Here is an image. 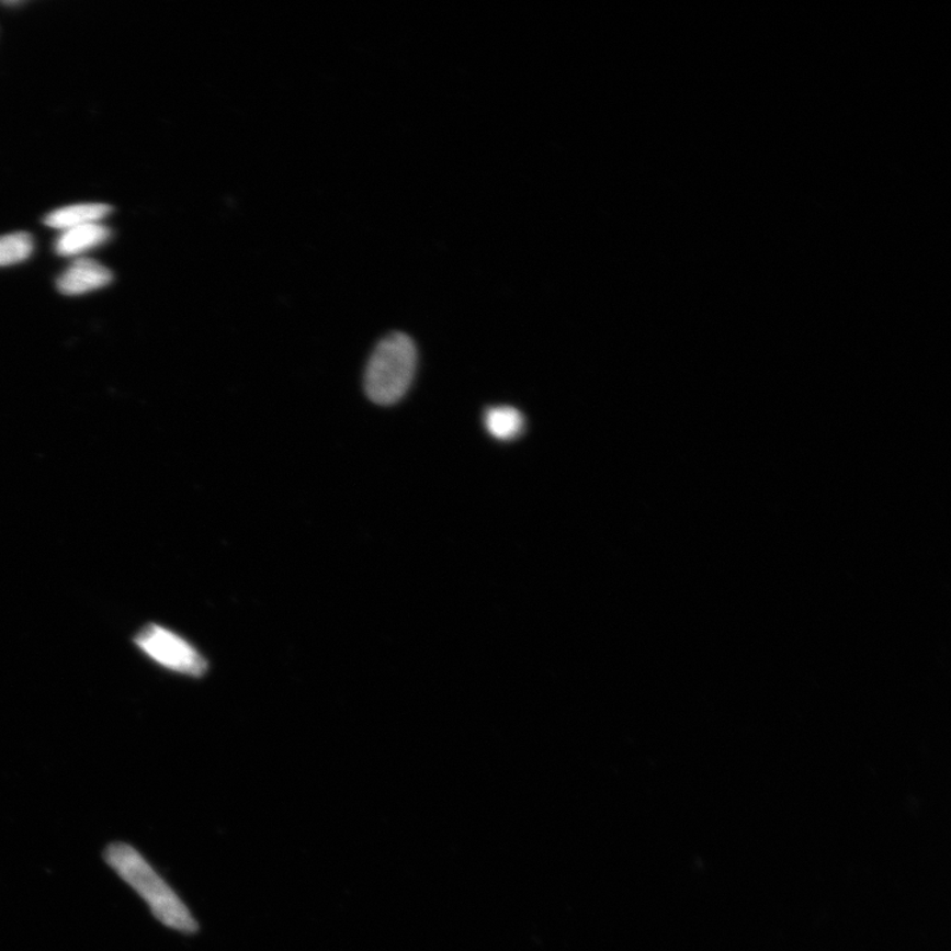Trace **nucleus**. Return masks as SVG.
<instances>
[{"instance_id": "5", "label": "nucleus", "mask_w": 951, "mask_h": 951, "mask_svg": "<svg viewBox=\"0 0 951 951\" xmlns=\"http://www.w3.org/2000/svg\"><path fill=\"white\" fill-rule=\"evenodd\" d=\"M112 237V230L99 223L86 224L68 229L58 237L56 251L58 256L70 257L97 248Z\"/></svg>"}, {"instance_id": "6", "label": "nucleus", "mask_w": 951, "mask_h": 951, "mask_svg": "<svg viewBox=\"0 0 951 951\" xmlns=\"http://www.w3.org/2000/svg\"><path fill=\"white\" fill-rule=\"evenodd\" d=\"M113 212L107 204H79L50 212L44 224L55 229H72L76 226L99 223Z\"/></svg>"}, {"instance_id": "3", "label": "nucleus", "mask_w": 951, "mask_h": 951, "mask_svg": "<svg viewBox=\"0 0 951 951\" xmlns=\"http://www.w3.org/2000/svg\"><path fill=\"white\" fill-rule=\"evenodd\" d=\"M137 644L154 661L181 675L202 677L208 669V663L195 646L163 626H146L138 634Z\"/></svg>"}, {"instance_id": "8", "label": "nucleus", "mask_w": 951, "mask_h": 951, "mask_svg": "<svg viewBox=\"0 0 951 951\" xmlns=\"http://www.w3.org/2000/svg\"><path fill=\"white\" fill-rule=\"evenodd\" d=\"M34 251V239L25 231L0 237V267H10L29 260Z\"/></svg>"}, {"instance_id": "1", "label": "nucleus", "mask_w": 951, "mask_h": 951, "mask_svg": "<svg viewBox=\"0 0 951 951\" xmlns=\"http://www.w3.org/2000/svg\"><path fill=\"white\" fill-rule=\"evenodd\" d=\"M103 859L123 882L132 886L152 916L166 928L183 935L197 933L200 925L196 917L135 847L123 842L110 844L103 852Z\"/></svg>"}, {"instance_id": "4", "label": "nucleus", "mask_w": 951, "mask_h": 951, "mask_svg": "<svg viewBox=\"0 0 951 951\" xmlns=\"http://www.w3.org/2000/svg\"><path fill=\"white\" fill-rule=\"evenodd\" d=\"M112 281V271L100 262L81 258L58 278L57 288L64 295L76 296L106 287Z\"/></svg>"}, {"instance_id": "7", "label": "nucleus", "mask_w": 951, "mask_h": 951, "mask_svg": "<svg viewBox=\"0 0 951 951\" xmlns=\"http://www.w3.org/2000/svg\"><path fill=\"white\" fill-rule=\"evenodd\" d=\"M525 426L522 414L510 406L491 407L485 414V427L498 440H512L520 435Z\"/></svg>"}, {"instance_id": "2", "label": "nucleus", "mask_w": 951, "mask_h": 951, "mask_svg": "<svg viewBox=\"0 0 951 951\" xmlns=\"http://www.w3.org/2000/svg\"><path fill=\"white\" fill-rule=\"evenodd\" d=\"M418 366L416 342L403 332H393L373 349L364 373V390L371 403L393 406L409 393Z\"/></svg>"}]
</instances>
